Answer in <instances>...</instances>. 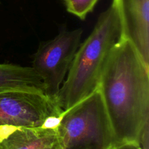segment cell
I'll use <instances>...</instances> for the list:
<instances>
[{
  "instance_id": "obj_1",
  "label": "cell",
  "mask_w": 149,
  "mask_h": 149,
  "mask_svg": "<svg viewBox=\"0 0 149 149\" xmlns=\"http://www.w3.org/2000/svg\"><path fill=\"white\" fill-rule=\"evenodd\" d=\"M98 90L116 146L127 143L139 146L141 132L149 123V65L127 39L122 38L111 52Z\"/></svg>"
},
{
  "instance_id": "obj_2",
  "label": "cell",
  "mask_w": 149,
  "mask_h": 149,
  "mask_svg": "<svg viewBox=\"0 0 149 149\" xmlns=\"http://www.w3.org/2000/svg\"><path fill=\"white\" fill-rule=\"evenodd\" d=\"M123 38L118 6L112 0L102 13L90 36L79 45L68 77L55 101L63 111L68 110L98 89L100 77L113 48Z\"/></svg>"
},
{
  "instance_id": "obj_3",
  "label": "cell",
  "mask_w": 149,
  "mask_h": 149,
  "mask_svg": "<svg viewBox=\"0 0 149 149\" xmlns=\"http://www.w3.org/2000/svg\"><path fill=\"white\" fill-rule=\"evenodd\" d=\"M57 132L63 149H113L114 134L97 90L63 112Z\"/></svg>"
},
{
  "instance_id": "obj_4",
  "label": "cell",
  "mask_w": 149,
  "mask_h": 149,
  "mask_svg": "<svg viewBox=\"0 0 149 149\" xmlns=\"http://www.w3.org/2000/svg\"><path fill=\"white\" fill-rule=\"evenodd\" d=\"M55 99L44 93L26 90L0 93V127H52L63 113Z\"/></svg>"
},
{
  "instance_id": "obj_5",
  "label": "cell",
  "mask_w": 149,
  "mask_h": 149,
  "mask_svg": "<svg viewBox=\"0 0 149 149\" xmlns=\"http://www.w3.org/2000/svg\"><path fill=\"white\" fill-rule=\"evenodd\" d=\"M83 30H63L52 39L41 42L33 55L31 68L45 87V95L52 99L58 95L74 55L80 45Z\"/></svg>"
},
{
  "instance_id": "obj_6",
  "label": "cell",
  "mask_w": 149,
  "mask_h": 149,
  "mask_svg": "<svg viewBox=\"0 0 149 149\" xmlns=\"http://www.w3.org/2000/svg\"><path fill=\"white\" fill-rule=\"evenodd\" d=\"M122 25L123 38L135 46L149 65V0H115Z\"/></svg>"
},
{
  "instance_id": "obj_7",
  "label": "cell",
  "mask_w": 149,
  "mask_h": 149,
  "mask_svg": "<svg viewBox=\"0 0 149 149\" xmlns=\"http://www.w3.org/2000/svg\"><path fill=\"white\" fill-rule=\"evenodd\" d=\"M0 149H63L56 127H0Z\"/></svg>"
},
{
  "instance_id": "obj_8",
  "label": "cell",
  "mask_w": 149,
  "mask_h": 149,
  "mask_svg": "<svg viewBox=\"0 0 149 149\" xmlns=\"http://www.w3.org/2000/svg\"><path fill=\"white\" fill-rule=\"evenodd\" d=\"M26 90L45 94L40 77L31 67L0 63V93Z\"/></svg>"
},
{
  "instance_id": "obj_9",
  "label": "cell",
  "mask_w": 149,
  "mask_h": 149,
  "mask_svg": "<svg viewBox=\"0 0 149 149\" xmlns=\"http://www.w3.org/2000/svg\"><path fill=\"white\" fill-rule=\"evenodd\" d=\"M66 10L79 18L84 20L94 9L98 0H65Z\"/></svg>"
},
{
  "instance_id": "obj_10",
  "label": "cell",
  "mask_w": 149,
  "mask_h": 149,
  "mask_svg": "<svg viewBox=\"0 0 149 149\" xmlns=\"http://www.w3.org/2000/svg\"><path fill=\"white\" fill-rule=\"evenodd\" d=\"M113 149H141V148L135 143H123L117 146Z\"/></svg>"
},
{
  "instance_id": "obj_11",
  "label": "cell",
  "mask_w": 149,
  "mask_h": 149,
  "mask_svg": "<svg viewBox=\"0 0 149 149\" xmlns=\"http://www.w3.org/2000/svg\"><path fill=\"white\" fill-rule=\"evenodd\" d=\"M63 1H65V0H63Z\"/></svg>"
}]
</instances>
